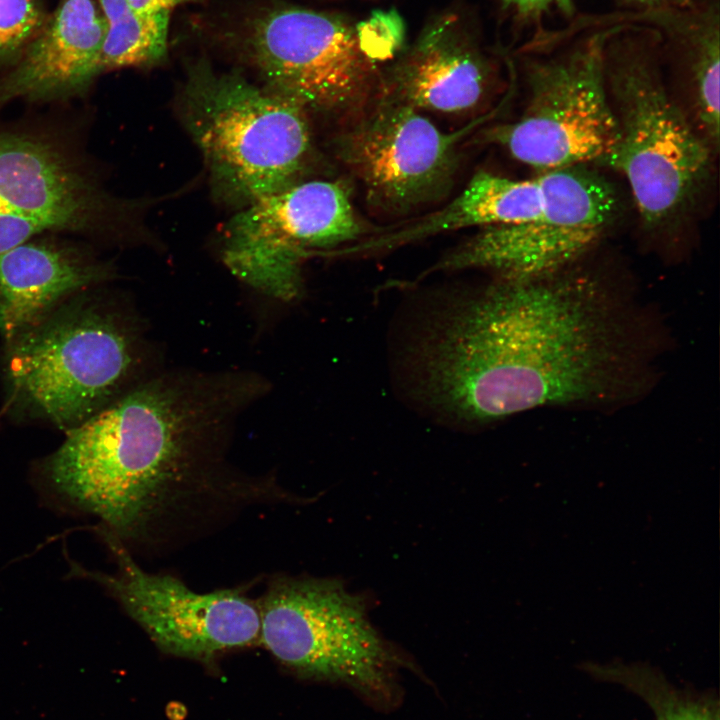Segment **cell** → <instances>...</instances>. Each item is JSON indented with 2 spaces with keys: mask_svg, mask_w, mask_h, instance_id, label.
Segmentation results:
<instances>
[{
  "mask_svg": "<svg viewBox=\"0 0 720 720\" xmlns=\"http://www.w3.org/2000/svg\"><path fill=\"white\" fill-rule=\"evenodd\" d=\"M306 109L205 59L188 66L184 122L215 182L248 203L296 182L311 150Z\"/></svg>",
  "mask_w": 720,
  "mask_h": 720,
  "instance_id": "5",
  "label": "cell"
},
{
  "mask_svg": "<svg viewBox=\"0 0 720 720\" xmlns=\"http://www.w3.org/2000/svg\"><path fill=\"white\" fill-rule=\"evenodd\" d=\"M629 1L654 4V5H658V6H660V5L686 6L692 2L691 0H629Z\"/></svg>",
  "mask_w": 720,
  "mask_h": 720,
  "instance_id": "24",
  "label": "cell"
},
{
  "mask_svg": "<svg viewBox=\"0 0 720 720\" xmlns=\"http://www.w3.org/2000/svg\"><path fill=\"white\" fill-rule=\"evenodd\" d=\"M660 34L638 24L614 25L604 69L618 125L605 164L630 187L642 220L658 226L688 205L703 183L712 148L669 95L660 70Z\"/></svg>",
  "mask_w": 720,
  "mask_h": 720,
  "instance_id": "3",
  "label": "cell"
},
{
  "mask_svg": "<svg viewBox=\"0 0 720 720\" xmlns=\"http://www.w3.org/2000/svg\"><path fill=\"white\" fill-rule=\"evenodd\" d=\"M130 209L56 140L0 129V219L101 236L120 232Z\"/></svg>",
  "mask_w": 720,
  "mask_h": 720,
  "instance_id": "13",
  "label": "cell"
},
{
  "mask_svg": "<svg viewBox=\"0 0 720 720\" xmlns=\"http://www.w3.org/2000/svg\"><path fill=\"white\" fill-rule=\"evenodd\" d=\"M613 27L587 30L553 55L526 61L528 100L522 115L488 130L485 139L542 172L604 163L618 140L604 69V46Z\"/></svg>",
  "mask_w": 720,
  "mask_h": 720,
  "instance_id": "8",
  "label": "cell"
},
{
  "mask_svg": "<svg viewBox=\"0 0 720 720\" xmlns=\"http://www.w3.org/2000/svg\"><path fill=\"white\" fill-rule=\"evenodd\" d=\"M87 248L34 238L0 254V334L6 344L69 298L112 278Z\"/></svg>",
  "mask_w": 720,
  "mask_h": 720,
  "instance_id": "16",
  "label": "cell"
},
{
  "mask_svg": "<svg viewBox=\"0 0 720 720\" xmlns=\"http://www.w3.org/2000/svg\"><path fill=\"white\" fill-rule=\"evenodd\" d=\"M105 28L94 0H63L0 77V108L15 100L46 103L86 94L101 74Z\"/></svg>",
  "mask_w": 720,
  "mask_h": 720,
  "instance_id": "15",
  "label": "cell"
},
{
  "mask_svg": "<svg viewBox=\"0 0 720 720\" xmlns=\"http://www.w3.org/2000/svg\"><path fill=\"white\" fill-rule=\"evenodd\" d=\"M643 315L596 277L501 279L425 316L413 362L429 405L485 423L542 407L610 406L650 384Z\"/></svg>",
  "mask_w": 720,
  "mask_h": 720,
  "instance_id": "1",
  "label": "cell"
},
{
  "mask_svg": "<svg viewBox=\"0 0 720 720\" xmlns=\"http://www.w3.org/2000/svg\"><path fill=\"white\" fill-rule=\"evenodd\" d=\"M136 10L144 13H171L176 6L196 0H127Z\"/></svg>",
  "mask_w": 720,
  "mask_h": 720,
  "instance_id": "23",
  "label": "cell"
},
{
  "mask_svg": "<svg viewBox=\"0 0 720 720\" xmlns=\"http://www.w3.org/2000/svg\"><path fill=\"white\" fill-rule=\"evenodd\" d=\"M105 539L117 572L79 569L103 584L161 651L209 663L224 652L259 641L258 604L239 590L193 591L170 575L144 571L110 532Z\"/></svg>",
  "mask_w": 720,
  "mask_h": 720,
  "instance_id": "11",
  "label": "cell"
},
{
  "mask_svg": "<svg viewBox=\"0 0 720 720\" xmlns=\"http://www.w3.org/2000/svg\"><path fill=\"white\" fill-rule=\"evenodd\" d=\"M484 119L443 132L414 107L385 95L374 112L340 136L337 149L370 204L404 213L450 190L458 144Z\"/></svg>",
  "mask_w": 720,
  "mask_h": 720,
  "instance_id": "12",
  "label": "cell"
},
{
  "mask_svg": "<svg viewBox=\"0 0 720 720\" xmlns=\"http://www.w3.org/2000/svg\"><path fill=\"white\" fill-rule=\"evenodd\" d=\"M246 50L266 88L305 109L345 112L380 82L379 64L405 46V26L394 10L354 22L299 6H277L248 25Z\"/></svg>",
  "mask_w": 720,
  "mask_h": 720,
  "instance_id": "6",
  "label": "cell"
},
{
  "mask_svg": "<svg viewBox=\"0 0 720 720\" xmlns=\"http://www.w3.org/2000/svg\"><path fill=\"white\" fill-rule=\"evenodd\" d=\"M45 20L35 0H0V61L17 59Z\"/></svg>",
  "mask_w": 720,
  "mask_h": 720,
  "instance_id": "21",
  "label": "cell"
},
{
  "mask_svg": "<svg viewBox=\"0 0 720 720\" xmlns=\"http://www.w3.org/2000/svg\"><path fill=\"white\" fill-rule=\"evenodd\" d=\"M6 346L8 406L65 432L127 391L139 359L132 322L88 290Z\"/></svg>",
  "mask_w": 720,
  "mask_h": 720,
  "instance_id": "4",
  "label": "cell"
},
{
  "mask_svg": "<svg viewBox=\"0 0 720 720\" xmlns=\"http://www.w3.org/2000/svg\"><path fill=\"white\" fill-rule=\"evenodd\" d=\"M594 673L641 697L650 707L654 720H720L719 705L712 698L681 691L648 668L608 666Z\"/></svg>",
  "mask_w": 720,
  "mask_h": 720,
  "instance_id": "20",
  "label": "cell"
},
{
  "mask_svg": "<svg viewBox=\"0 0 720 720\" xmlns=\"http://www.w3.org/2000/svg\"><path fill=\"white\" fill-rule=\"evenodd\" d=\"M105 21L100 72L146 67L167 55L170 13H144L127 0H97Z\"/></svg>",
  "mask_w": 720,
  "mask_h": 720,
  "instance_id": "19",
  "label": "cell"
},
{
  "mask_svg": "<svg viewBox=\"0 0 720 720\" xmlns=\"http://www.w3.org/2000/svg\"><path fill=\"white\" fill-rule=\"evenodd\" d=\"M492 77L476 38L455 13L431 19L387 69L385 95L415 109L460 112L476 106Z\"/></svg>",
  "mask_w": 720,
  "mask_h": 720,
  "instance_id": "14",
  "label": "cell"
},
{
  "mask_svg": "<svg viewBox=\"0 0 720 720\" xmlns=\"http://www.w3.org/2000/svg\"><path fill=\"white\" fill-rule=\"evenodd\" d=\"M543 207L532 220L483 228L445 256L438 269L530 279L564 270L601 237L616 210L612 187L581 166L542 172Z\"/></svg>",
  "mask_w": 720,
  "mask_h": 720,
  "instance_id": "10",
  "label": "cell"
},
{
  "mask_svg": "<svg viewBox=\"0 0 720 720\" xmlns=\"http://www.w3.org/2000/svg\"><path fill=\"white\" fill-rule=\"evenodd\" d=\"M361 231L344 183L296 182L231 218L224 230V262L247 284L289 301L302 291V264L309 255L355 240Z\"/></svg>",
  "mask_w": 720,
  "mask_h": 720,
  "instance_id": "9",
  "label": "cell"
},
{
  "mask_svg": "<svg viewBox=\"0 0 720 720\" xmlns=\"http://www.w3.org/2000/svg\"><path fill=\"white\" fill-rule=\"evenodd\" d=\"M260 641L303 678L345 683L377 702L394 694L401 659L361 596L330 578L277 577L258 604Z\"/></svg>",
  "mask_w": 720,
  "mask_h": 720,
  "instance_id": "7",
  "label": "cell"
},
{
  "mask_svg": "<svg viewBox=\"0 0 720 720\" xmlns=\"http://www.w3.org/2000/svg\"><path fill=\"white\" fill-rule=\"evenodd\" d=\"M255 392L236 376L153 377L66 431L42 474L111 534L135 538L185 490Z\"/></svg>",
  "mask_w": 720,
  "mask_h": 720,
  "instance_id": "2",
  "label": "cell"
},
{
  "mask_svg": "<svg viewBox=\"0 0 720 720\" xmlns=\"http://www.w3.org/2000/svg\"><path fill=\"white\" fill-rule=\"evenodd\" d=\"M539 177L514 180L486 171L473 175L442 209L343 250V254L397 248L460 228L500 226L534 219L542 210Z\"/></svg>",
  "mask_w": 720,
  "mask_h": 720,
  "instance_id": "17",
  "label": "cell"
},
{
  "mask_svg": "<svg viewBox=\"0 0 720 720\" xmlns=\"http://www.w3.org/2000/svg\"><path fill=\"white\" fill-rule=\"evenodd\" d=\"M718 0L686 6L663 5L643 13V23L675 48L686 64L701 134L711 148L719 145L720 27Z\"/></svg>",
  "mask_w": 720,
  "mask_h": 720,
  "instance_id": "18",
  "label": "cell"
},
{
  "mask_svg": "<svg viewBox=\"0 0 720 720\" xmlns=\"http://www.w3.org/2000/svg\"><path fill=\"white\" fill-rule=\"evenodd\" d=\"M505 8L511 9L520 18L536 19L550 8H557L563 14L572 16L575 11L573 0H501Z\"/></svg>",
  "mask_w": 720,
  "mask_h": 720,
  "instance_id": "22",
  "label": "cell"
}]
</instances>
